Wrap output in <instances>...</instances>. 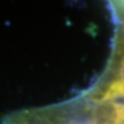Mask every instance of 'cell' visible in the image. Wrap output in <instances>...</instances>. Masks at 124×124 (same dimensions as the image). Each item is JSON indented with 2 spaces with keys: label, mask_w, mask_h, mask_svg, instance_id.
I'll list each match as a JSON object with an SVG mask.
<instances>
[]
</instances>
